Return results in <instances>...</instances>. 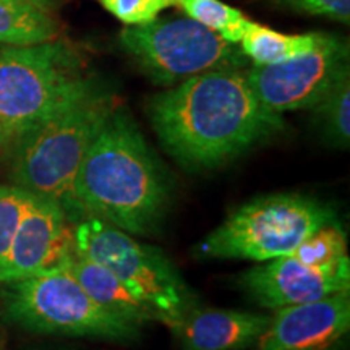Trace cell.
Returning a JSON list of instances; mask_svg holds the SVG:
<instances>
[{"instance_id": "cell-18", "label": "cell", "mask_w": 350, "mask_h": 350, "mask_svg": "<svg viewBox=\"0 0 350 350\" xmlns=\"http://www.w3.org/2000/svg\"><path fill=\"white\" fill-rule=\"evenodd\" d=\"M312 111L327 142L347 150L350 143V75L344 77Z\"/></svg>"}, {"instance_id": "cell-24", "label": "cell", "mask_w": 350, "mask_h": 350, "mask_svg": "<svg viewBox=\"0 0 350 350\" xmlns=\"http://www.w3.org/2000/svg\"><path fill=\"white\" fill-rule=\"evenodd\" d=\"M326 350H331V349H326Z\"/></svg>"}, {"instance_id": "cell-19", "label": "cell", "mask_w": 350, "mask_h": 350, "mask_svg": "<svg viewBox=\"0 0 350 350\" xmlns=\"http://www.w3.org/2000/svg\"><path fill=\"white\" fill-rule=\"evenodd\" d=\"M287 256L310 266L329 265L349 256L347 239L338 222H332L306 237Z\"/></svg>"}, {"instance_id": "cell-20", "label": "cell", "mask_w": 350, "mask_h": 350, "mask_svg": "<svg viewBox=\"0 0 350 350\" xmlns=\"http://www.w3.org/2000/svg\"><path fill=\"white\" fill-rule=\"evenodd\" d=\"M34 198L18 185H0V266L10 252L21 219Z\"/></svg>"}, {"instance_id": "cell-6", "label": "cell", "mask_w": 350, "mask_h": 350, "mask_svg": "<svg viewBox=\"0 0 350 350\" xmlns=\"http://www.w3.org/2000/svg\"><path fill=\"white\" fill-rule=\"evenodd\" d=\"M334 211L297 193H275L248 201L195 247L198 258H239L265 262L287 256L297 245L327 224Z\"/></svg>"}, {"instance_id": "cell-15", "label": "cell", "mask_w": 350, "mask_h": 350, "mask_svg": "<svg viewBox=\"0 0 350 350\" xmlns=\"http://www.w3.org/2000/svg\"><path fill=\"white\" fill-rule=\"evenodd\" d=\"M57 36L59 25L51 10L26 0H0V44L36 46Z\"/></svg>"}, {"instance_id": "cell-8", "label": "cell", "mask_w": 350, "mask_h": 350, "mask_svg": "<svg viewBox=\"0 0 350 350\" xmlns=\"http://www.w3.org/2000/svg\"><path fill=\"white\" fill-rule=\"evenodd\" d=\"M120 46L154 85L175 86L188 78L221 68H245L248 59L239 44L188 16L126 26Z\"/></svg>"}, {"instance_id": "cell-22", "label": "cell", "mask_w": 350, "mask_h": 350, "mask_svg": "<svg viewBox=\"0 0 350 350\" xmlns=\"http://www.w3.org/2000/svg\"><path fill=\"white\" fill-rule=\"evenodd\" d=\"M271 3L282 10L325 16L340 23H349L350 20V0H271Z\"/></svg>"}, {"instance_id": "cell-16", "label": "cell", "mask_w": 350, "mask_h": 350, "mask_svg": "<svg viewBox=\"0 0 350 350\" xmlns=\"http://www.w3.org/2000/svg\"><path fill=\"white\" fill-rule=\"evenodd\" d=\"M319 33L284 34L260 23L248 21L240 49L253 65H273L295 59L313 51L318 44Z\"/></svg>"}, {"instance_id": "cell-7", "label": "cell", "mask_w": 350, "mask_h": 350, "mask_svg": "<svg viewBox=\"0 0 350 350\" xmlns=\"http://www.w3.org/2000/svg\"><path fill=\"white\" fill-rule=\"evenodd\" d=\"M73 252L90 258L116 274L139 300L172 326L191 305L190 291L172 261L159 248L138 242L129 232L96 216H86L73 227Z\"/></svg>"}, {"instance_id": "cell-9", "label": "cell", "mask_w": 350, "mask_h": 350, "mask_svg": "<svg viewBox=\"0 0 350 350\" xmlns=\"http://www.w3.org/2000/svg\"><path fill=\"white\" fill-rule=\"evenodd\" d=\"M245 73L258 99L275 113L313 109L350 75L349 42L319 33L313 51L281 64L253 65Z\"/></svg>"}, {"instance_id": "cell-17", "label": "cell", "mask_w": 350, "mask_h": 350, "mask_svg": "<svg viewBox=\"0 0 350 350\" xmlns=\"http://www.w3.org/2000/svg\"><path fill=\"white\" fill-rule=\"evenodd\" d=\"M177 7L187 13L188 18L213 29L230 44H240L250 21L242 12L221 0H177Z\"/></svg>"}, {"instance_id": "cell-5", "label": "cell", "mask_w": 350, "mask_h": 350, "mask_svg": "<svg viewBox=\"0 0 350 350\" xmlns=\"http://www.w3.org/2000/svg\"><path fill=\"white\" fill-rule=\"evenodd\" d=\"M7 317L39 334L133 342L142 326L117 317L86 294L62 265L7 282L2 292Z\"/></svg>"}, {"instance_id": "cell-3", "label": "cell", "mask_w": 350, "mask_h": 350, "mask_svg": "<svg viewBox=\"0 0 350 350\" xmlns=\"http://www.w3.org/2000/svg\"><path fill=\"white\" fill-rule=\"evenodd\" d=\"M116 106L113 96L96 83L29 131L8 152L13 185L57 201L70 222L78 219L73 182L88 148Z\"/></svg>"}, {"instance_id": "cell-23", "label": "cell", "mask_w": 350, "mask_h": 350, "mask_svg": "<svg viewBox=\"0 0 350 350\" xmlns=\"http://www.w3.org/2000/svg\"><path fill=\"white\" fill-rule=\"evenodd\" d=\"M26 2L36 3V5L47 8V10H51V8H54L55 5V0H26Z\"/></svg>"}, {"instance_id": "cell-11", "label": "cell", "mask_w": 350, "mask_h": 350, "mask_svg": "<svg viewBox=\"0 0 350 350\" xmlns=\"http://www.w3.org/2000/svg\"><path fill=\"white\" fill-rule=\"evenodd\" d=\"M72 252L73 229L64 208L54 200L34 195L0 266V284L21 281L62 265Z\"/></svg>"}, {"instance_id": "cell-2", "label": "cell", "mask_w": 350, "mask_h": 350, "mask_svg": "<svg viewBox=\"0 0 350 350\" xmlns=\"http://www.w3.org/2000/svg\"><path fill=\"white\" fill-rule=\"evenodd\" d=\"M170 198L163 164L126 109L117 104L78 167L77 216H96L129 234L150 235L163 222Z\"/></svg>"}, {"instance_id": "cell-1", "label": "cell", "mask_w": 350, "mask_h": 350, "mask_svg": "<svg viewBox=\"0 0 350 350\" xmlns=\"http://www.w3.org/2000/svg\"><path fill=\"white\" fill-rule=\"evenodd\" d=\"M148 116L165 152L195 170L229 163L284 129L243 68L211 70L170 86L150 99Z\"/></svg>"}, {"instance_id": "cell-12", "label": "cell", "mask_w": 350, "mask_h": 350, "mask_svg": "<svg viewBox=\"0 0 350 350\" xmlns=\"http://www.w3.org/2000/svg\"><path fill=\"white\" fill-rule=\"evenodd\" d=\"M350 327V288L274 310L256 350H326Z\"/></svg>"}, {"instance_id": "cell-4", "label": "cell", "mask_w": 350, "mask_h": 350, "mask_svg": "<svg viewBox=\"0 0 350 350\" xmlns=\"http://www.w3.org/2000/svg\"><path fill=\"white\" fill-rule=\"evenodd\" d=\"M81 54L65 41L0 51V152L94 86Z\"/></svg>"}, {"instance_id": "cell-14", "label": "cell", "mask_w": 350, "mask_h": 350, "mask_svg": "<svg viewBox=\"0 0 350 350\" xmlns=\"http://www.w3.org/2000/svg\"><path fill=\"white\" fill-rule=\"evenodd\" d=\"M64 266L86 294L111 313L142 327L144 323H161V314L151 305L139 300L116 274L99 262L72 252L64 260Z\"/></svg>"}, {"instance_id": "cell-13", "label": "cell", "mask_w": 350, "mask_h": 350, "mask_svg": "<svg viewBox=\"0 0 350 350\" xmlns=\"http://www.w3.org/2000/svg\"><path fill=\"white\" fill-rule=\"evenodd\" d=\"M269 321V314L191 308L170 329L182 350H247L256 345Z\"/></svg>"}, {"instance_id": "cell-10", "label": "cell", "mask_w": 350, "mask_h": 350, "mask_svg": "<svg viewBox=\"0 0 350 350\" xmlns=\"http://www.w3.org/2000/svg\"><path fill=\"white\" fill-rule=\"evenodd\" d=\"M240 284L258 305L269 310L306 304L350 288V260L310 266L291 256L274 258L242 274Z\"/></svg>"}, {"instance_id": "cell-21", "label": "cell", "mask_w": 350, "mask_h": 350, "mask_svg": "<svg viewBox=\"0 0 350 350\" xmlns=\"http://www.w3.org/2000/svg\"><path fill=\"white\" fill-rule=\"evenodd\" d=\"M99 3L126 26L148 25L165 8L177 7V0H99Z\"/></svg>"}]
</instances>
